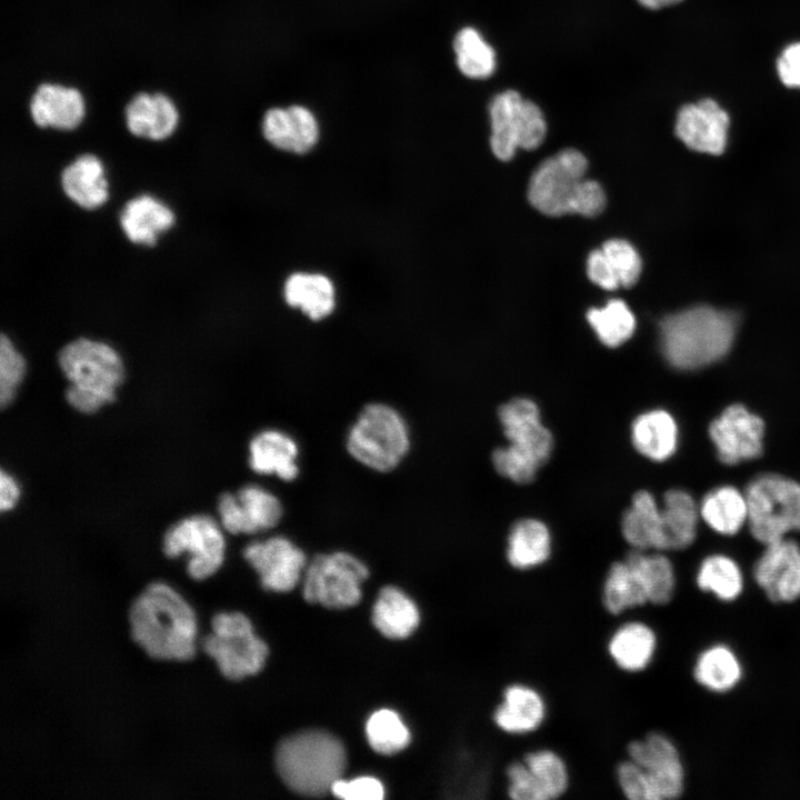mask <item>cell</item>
Listing matches in <instances>:
<instances>
[{"label":"cell","mask_w":800,"mask_h":800,"mask_svg":"<svg viewBox=\"0 0 800 800\" xmlns=\"http://www.w3.org/2000/svg\"><path fill=\"white\" fill-rule=\"evenodd\" d=\"M128 621L132 640L148 657L176 662L193 658L196 613L170 584L153 581L146 586L131 602Z\"/></svg>","instance_id":"cell-1"},{"label":"cell","mask_w":800,"mask_h":800,"mask_svg":"<svg viewBox=\"0 0 800 800\" xmlns=\"http://www.w3.org/2000/svg\"><path fill=\"white\" fill-rule=\"evenodd\" d=\"M660 348L667 362L677 370L704 368L730 350L736 318L732 313L707 306L669 314L660 322Z\"/></svg>","instance_id":"cell-2"},{"label":"cell","mask_w":800,"mask_h":800,"mask_svg":"<svg viewBox=\"0 0 800 800\" xmlns=\"http://www.w3.org/2000/svg\"><path fill=\"white\" fill-rule=\"evenodd\" d=\"M587 169L586 157L576 149L561 150L543 160L531 176L529 202L550 217H596L606 207V194L597 181L584 179Z\"/></svg>","instance_id":"cell-3"},{"label":"cell","mask_w":800,"mask_h":800,"mask_svg":"<svg viewBox=\"0 0 800 800\" xmlns=\"http://www.w3.org/2000/svg\"><path fill=\"white\" fill-rule=\"evenodd\" d=\"M58 363L69 381L68 403L87 414L113 402L124 378L123 362L116 349L88 338H78L62 347Z\"/></svg>","instance_id":"cell-4"},{"label":"cell","mask_w":800,"mask_h":800,"mask_svg":"<svg viewBox=\"0 0 800 800\" xmlns=\"http://www.w3.org/2000/svg\"><path fill=\"white\" fill-rule=\"evenodd\" d=\"M347 754L329 732L307 730L283 739L276 750V768L286 786L307 797L331 791L346 769Z\"/></svg>","instance_id":"cell-5"},{"label":"cell","mask_w":800,"mask_h":800,"mask_svg":"<svg viewBox=\"0 0 800 800\" xmlns=\"http://www.w3.org/2000/svg\"><path fill=\"white\" fill-rule=\"evenodd\" d=\"M498 414L509 446L493 451L492 463L504 478L528 483L549 459L552 434L542 424L539 408L530 399L514 398L502 404Z\"/></svg>","instance_id":"cell-6"},{"label":"cell","mask_w":800,"mask_h":800,"mask_svg":"<svg viewBox=\"0 0 800 800\" xmlns=\"http://www.w3.org/2000/svg\"><path fill=\"white\" fill-rule=\"evenodd\" d=\"M411 444L409 426L393 407L374 402L358 414L347 434V450L359 463L378 472L396 469Z\"/></svg>","instance_id":"cell-7"},{"label":"cell","mask_w":800,"mask_h":800,"mask_svg":"<svg viewBox=\"0 0 800 800\" xmlns=\"http://www.w3.org/2000/svg\"><path fill=\"white\" fill-rule=\"evenodd\" d=\"M744 494L748 528L763 546L800 531V482L783 474L766 472L752 478Z\"/></svg>","instance_id":"cell-8"},{"label":"cell","mask_w":800,"mask_h":800,"mask_svg":"<svg viewBox=\"0 0 800 800\" xmlns=\"http://www.w3.org/2000/svg\"><path fill=\"white\" fill-rule=\"evenodd\" d=\"M660 580V567L653 553L631 549L608 567L599 589V604L610 618H623L652 606Z\"/></svg>","instance_id":"cell-9"},{"label":"cell","mask_w":800,"mask_h":800,"mask_svg":"<svg viewBox=\"0 0 800 800\" xmlns=\"http://www.w3.org/2000/svg\"><path fill=\"white\" fill-rule=\"evenodd\" d=\"M622 753L638 769L642 800H674L686 788V768L674 740L650 730L626 741Z\"/></svg>","instance_id":"cell-10"},{"label":"cell","mask_w":800,"mask_h":800,"mask_svg":"<svg viewBox=\"0 0 800 800\" xmlns=\"http://www.w3.org/2000/svg\"><path fill=\"white\" fill-rule=\"evenodd\" d=\"M211 632L201 641L202 650L229 680L258 673L268 657V646L241 612H218L211 619Z\"/></svg>","instance_id":"cell-11"},{"label":"cell","mask_w":800,"mask_h":800,"mask_svg":"<svg viewBox=\"0 0 800 800\" xmlns=\"http://www.w3.org/2000/svg\"><path fill=\"white\" fill-rule=\"evenodd\" d=\"M504 791L511 800H557L569 793L571 766L559 749L539 746L507 762Z\"/></svg>","instance_id":"cell-12"},{"label":"cell","mask_w":800,"mask_h":800,"mask_svg":"<svg viewBox=\"0 0 800 800\" xmlns=\"http://www.w3.org/2000/svg\"><path fill=\"white\" fill-rule=\"evenodd\" d=\"M368 576L367 566L348 552L318 554L304 570L303 597L331 609L352 607L360 601L361 584Z\"/></svg>","instance_id":"cell-13"},{"label":"cell","mask_w":800,"mask_h":800,"mask_svg":"<svg viewBox=\"0 0 800 800\" xmlns=\"http://www.w3.org/2000/svg\"><path fill=\"white\" fill-rule=\"evenodd\" d=\"M222 526L208 514H194L172 524L163 536L168 558L188 553L187 572L196 581L204 580L222 566L226 539Z\"/></svg>","instance_id":"cell-14"},{"label":"cell","mask_w":800,"mask_h":800,"mask_svg":"<svg viewBox=\"0 0 800 800\" xmlns=\"http://www.w3.org/2000/svg\"><path fill=\"white\" fill-rule=\"evenodd\" d=\"M551 716V704L540 687L524 679L503 684L490 711L491 724L511 738L531 737Z\"/></svg>","instance_id":"cell-15"},{"label":"cell","mask_w":800,"mask_h":800,"mask_svg":"<svg viewBox=\"0 0 800 800\" xmlns=\"http://www.w3.org/2000/svg\"><path fill=\"white\" fill-rule=\"evenodd\" d=\"M708 436L719 461L736 466L762 454L764 422L746 406L732 403L710 422Z\"/></svg>","instance_id":"cell-16"},{"label":"cell","mask_w":800,"mask_h":800,"mask_svg":"<svg viewBox=\"0 0 800 800\" xmlns=\"http://www.w3.org/2000/svg\"><path fill=\"white\" fill-rule=\"evenodd\" d=\"M219 522L232 534H253L273 529L283 516L280 499L262 486L249 483L218 500Z\"/></svg>","instance_id":"cell-17"},{"label":"cell","mask_w":800,"mask_h":800,"mask_svg":"<svg viewBox=\"0 0 800 800\" xmlns=\"http://www.w3.org/2000/svg\"><path fill=\"white\" fill-rule=\"evenodd\" d=\"M243 557L259 574L261 586L274 592L292 590L308 564L304 552L283 536L249 543L243 549Z\"/></svg>","instance_id":"cell-18"},{"label":"cell","mask_w":800,"mask_h":800,"mask_svg":"<svg viewBox=\"0 0 800 800\" xmlns=\"http://www.w3.org/2000/svg\"><path fill=\"white\" fill-rule=\"evenodd\" d=\"M658 649L657 630L648 621L631 614L620 618L604 640V657L617 671L626 676L647 671Z\"/></svg>","instance_id":"cell-19"},{"label":"cell","mask_w":800,"mask_h":800,"mask_svg":"<svg viewBox=\"0 0 800 800\" xmlns=\"http://www.w3.org/2000/svg\"><path fill=\"white\" fill-rule=\"evenodd\" d=\"M752 574L758 587L774 603L800 598V546L787 537L764 546Z\"/></svg>","instance_id":"cell-20"},{"label":"cell","mask_w":800,"mask_h":800,"mask_svg":"<svg viewBox=\"0 0 800 800\" xmlns=\"http://www.w3.org/2000/svg\"><path fill=\"white\" fill-rule=\"evenodd\" d=\"M728 128V113L709 98L682 106L676 119V134L688 148L714 156L724 151Z\"/></svg>","instance_id":"cell-21"},{"label":"cell","mask_w":800,"mask_h":800,"mask_svg":"<svg viewBox=\"0 0 800 800\" xmlns=\"http://www.w3.org/2000/svg\"><path fill=\"white\" fill-rule=\"evenodd\" d=\"M262 136L276 149L306 154L319 141V124L313 113L301 106L269 109L262 119Z\"/></svg>","instance_id":"cell-22"},{"label":"cell","mask_w":800,"mask_h":800,"mask_svg":"<svg viewBox=\"0 0 800 800\" xmlns=\"http://www.w3.org/2000/svg\"><path fill=\"white\" fill-rule=\"evenodd\" d=\"M29 113L39 128L70 131L82 122L86 102L80 90L74 87L42 82L30 98Z\"/></svg>","instance_id":"cell-23"},{"label":"cell","mask_w":800,"mask_h":800,"mask_svg":"<svg viewBox=\"0 0 800 800\" xmlns=\"http://www.w3.org/2000/svg\"><path fill=\"white\" fill-rule=\"evenodd\" d=\"M128 131L138 138L161 141L177 129L179 112L174 102L162 92H138L124 108Z\"/></svg>","instance_id":"cell-24"},{"label":"cell","mask_w":800,"mask_h":800,"mask_svg":"<svg viewBox=\"0 0 800 800\" xmlns=\"http://www.w3.org/2000/svg\"><path fill=\"white\" fill-rule=\"evenodd\" d=\"M298 457L296 440L279 429H264L249 443V466L258 474L293 481L300 472Z\"/></svg>","instance_id":"cell-25"},{"label":"cell","mask_w":800,"mask_h":800,"mask_svg":"<svg viewBox=\"0 0 800 800\" xmlns=\"http://www.w3.org/2000/svg\"><path fill=\"white\" fill-rule=\"evenodd\" d=\"M621 530L631 549L666 552L661 506L649 491L634 493L630 508L623 513Z\"/></svg>","instance_id":"cell-26"},{"label":"cell","mask_w":800,"mask_h":800,"mask_svg":"<svg viewBox=\"0 0 800 800\" xmlns=\"http://www.w3.org/2000/svg\"><path fill=\"white\" fill-rule=\"evenodd\" d=\"M286 303L301 311L312 321L330 317L337 307V289L333 281L320 272L291 273L283 284Z\"/></svg>","instance_id":"cell-27"},{"label":"cell","mask_w":800,"mask_h":800,"mask_svg":"<svg viewBox=\"0 0 800 800\" xmlns=\"http://www.w3.org/2000/svg\"><path fill=\"white\" fill-rule=\"evenodd\" d=\"M119 221L131 242L153 247L158 236L168 231L176 218L163 202L152 196L141 194L124 204Z\"/></svg>","instance_id":"cell-28"},{"label":"cell","mask_w":800,"mask_h":800,"mask_svg":"<svg viewBox=\"0 0 800 800\" xmlns=\"http://www.w3.org/2000/svg\"><path fill=\"white\" fill-rule=\"evenodd\" d=\"M61 187L71 201L86 210L99 208L109 197L104 167L91 153L77 157L62 170Z\"/></svg>","instance_id":"cell-29"},{"label":"cell","mask_w":800,"mask_h":800,"mask_svg":"<svg viewBox=\"0 0 800 800\" xmlns=\"http://www.w3.org/2000/svg\"><path fill=\"white\" fill-rule=\"evenodd\" d=\"M631 439L639 453L653 461H666L674 454L679 429L674 418L663 409L641 413L632 422Z\"/></svg>","instance_id":"cell-30"},{"label":"cell","mask_w":800,"mask_h":800,"mask_svg":"<svg viewBox=\"0 0 800 800\" xmlns=\"http://www.w3.org/2000/svg\"><path fill=\"white\" fill-rule=\"evenodd\" d=\"M552 540L548 527L537 519H521L510 529L506 559L519 571L532 570L551 557Z\"/></svg>","instance_id":"cell-31"},{"label":"cell","mask_w":800,"mask_h":800,"mask_svg":"<svg viewBox=\"0 0 800 800\" xmlns=\"http://www.w3.org/2000/svg\"><path fill=\"white\" fill-rule=\"evenodd\" d=\"M699 516L716 533L737 534L748 522V503L744 491L723 484L709 490L701 499Z\"/></svg>","instance_id":"cell-32"},{"label":"cell","mask_w":800,"mask_h":800,"mask_svg":"<svg viewBox=\"0 0 800 800\" xmlns=\"http://www.w3.org/2000/svg\"><path fill=\"white\" fill-rule=\"evenodd\" d=\"M523 97L508 89L496 94L489 103L491 123L490 147L493 154L509 161L519 149L520 108Z\"/></svg>","instance_id":"cell-33"},{"label":"cell","mask_w":800,"mask_h":800,"mask_svg":"<svg viewBox=\"0 0 800 800\" xmlns=\"http://www.w3.org/2000/svg\"><path fill=\"white\" fill-rule=\"evenodd\" d=\"M743 674L741 661L727 644L717 643L702 650L692 668L694 681L706 690L726 693L738 686Z\"/></svg>","instance_id":"cell-34"},{"label":"cell","mask_w":800,"mask_h":800,"mask_svg":"<svg viewBox=\"0 0 800 800\" xmlns=\"http://www.w3.org/2000/svg\"><path fill=\"white\" fill-rule=\"evenodd\" d=\"M666 551H679L690 547L697 537L699 507L686 490H668L662 498Z\"/></svg>","instance_id":"cell-35"},{"label":"cell","mask_w":800,"mask_h":800,"mask_svg":"<svg viewBox=\"0 0 800 800\" xmlns=\"http://www.w3.org/2000/svg\"><path fill=\"white\" fill-rule=\"evenodd\" d=\"M420 621L413 601L396 587L381 589L372 610L374 627L387 638L402 639L410 636Z\"/></svg>","instance_id":"cell-36"},{"label":"cell","mask_w":800,"mask_h":800,"mask_svg":"<svg viewBox=\"0 0 800 800\" xmlns=\"http://www.w3.org/2000/svg\"><path fill=\"white\" fill-rule=\"evenodd\" d=\"M697 587L711 593L718 600H737L744 588L743 573L738 562L723 553H712L703 558L696 573Z\"/></svg>","instance_id":"cell-37"},{"label":"cell","mask_w":800,"mask_h":800,"mask_svg":"<svg viewBox=\"0 0 800 800\" xmlns=\"http://www.w3.org/2000/svg\"><path fill=\"white\" fill-rule=\"evenodd\" d=\"M453 50L457 67L467 78L480 80L494 73L497 53L476 28L459 30L453 39Z\"/></svg>","instance_id":"cell-38"},{"label":"cell","mask_w":800,"mask_h":800,"mask_svg":"<svg viewBox=\"0 0 800 800\" xmlns=\"http://www.w3.org/2000/svg\"><path fill=\"white\" fill-rule=\"evenodd\" d=\"M587 319L599 340L610 348H616L631 338L636 329V319L624 301L613 299L603 308H592Z\"/></svg>","instance_id":"cell-39"},{"label":"cell","mask_w":800,"mask_h":800,"mask_svg":"<svg viewBox=\"0 0 800 800\" xmlns=\"http://www.w3.org/2000/svg\"><path fill=\"white\" fill-rule=\"evenodd\" d=\"M370 747L382 754H393L410 742V733L400 717L392 710L381 709L370 716L366 724Z\"/></svg>","instance_id":"cell-40"},{"label":"cell","mask_w":800,"mask_h":800,"mask_svg":"<svg viewBox=\"0 0 800 800\" xmlns=\"http://www.w3.org/2000/svg\"><path fill=\"white\" fill-rule=\"evenodd\" d=\"M26 360L6 334L0 338V404L13 400L26 374Z\"/></svg>","instance_id":"cell-41"},{"label":"cell","mask_w":800,"mask_h":800,"mask_svg":"<svg viewBox=\"0 0 800 800\" xmlns=\"http://www.w3.org/2000/svg\"><path fill=\"white\" fill-rule=\"evenodd\" d=\"M601 250L616 272L620 286L632 287L641 273V258L637 250L626 240L610 239L602 244Z\"/></svg>","instance_id":"cell-42"},{"label":"cell","mask_w":800,"mask_h":800,"mask_svg":"<svg viewBox=\"0 0 800 800\" xmlns=\"http://www.w3.org/2000/svg\"><path fill=\"white\" fill-rule=\"evenodd\" d=\"M546 134L547 122L542 110L533 101L523 98L520 109L519 149L538 148Z\"/></svg>","instance_id":"cell-43"},{"label":"cell","mask_w":800,"mask_h":800,"mask_svg":"<svg viewBox=\"0 0 800 800\" xmlns=\"http://www.w3.org/2000/svg\"><path fill=\"white\" fill-rule=\"evenodd\" d=\"M330 792L346 800H380L384 796L382 783L372 777L339 779L333 783Z\"/></svg>","instance_id":"cell-44"},{"label":"cell","mask_w":800,"mask_h":800,"mask_svg":"<svg viewBox=\"0 0 800 800\" xmlns=\"http://www.w3.org/2000/svg\"><path fill=\"white\" fill-rule=\"evenodd\" d=\"M589 279L606 290H614L620 286L619 279L601 249L590 252L587 260Z\"/></svg>","instance_id":"cell-45"},{"label":"cell","mask_w":800,"mask_h":800,"mask_svg":"<svg viewBox=\"0 0 800 800\" xmlns=\"http://www.w3.org/2000/svg\"><path fill=\"white\" fill-rule=\"evenodd\" d=\"M781 82L790 88H800V42L788 46L777 61Z\"/></svg>","instance_id":"cell-46"},{"label":"cell","mask_w":800,"mask_h":800,"mask_svg":"<svg viewBox=\"0 0 800 800\" xmlns=\"http://www.w3.org/2000/svg\"><path fill=\"white\" fill-rule=\"evenodd\" d=\"M20 498V487L16 478L1 470L0 472V510L2 512L13 509Z\"/></svg>","instance_id":"cell-47"},{"label":"cell","mask_w":800,"mask_h":800,"mask_svg":"<svg viewBox=\"0 0 800 800\" xmlns=\"http://www.w3.org/2000/svg\"><path fill=\"white\" fill-rule=\"evenodd\" d=\"M682 0H637V2L643 8L650 10H659L666 7L674 6Z\"/></svg>","instance_id":"cell-48"}]
</instances>
